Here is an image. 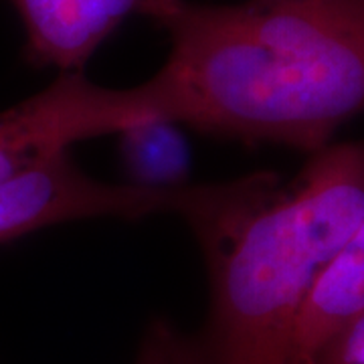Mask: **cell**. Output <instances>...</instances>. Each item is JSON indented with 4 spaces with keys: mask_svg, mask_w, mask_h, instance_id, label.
I'll list each match as a JSON object with an SVG mask.
<instances>
[{
    "mask_svg": "<svg viewBox=\"0 0 364 364\" xmlns=\"http://www.w3.org/2000/svg\"><path fill=\"white\" fill-rule=\"evenodd\" d=\"M364 314V219L312 287L299 312L287 364H320L340 334Z\"/></svg>",
    "mask_w": 364,
    "mask_h": 364,
    "instance_id": "obj_6",
    "label": "cell"
},
{
    "mask_svg": "<svg viewBox=\"0 0 364 364\" xmlns=\"http://www.w3.org/2000/svg\"><path fill=\"white\" fill-rule=\"evenodd\" d=\"M142 0H11L26 33V57L75 73Z\"/></svg>",
    "mask_w": 364,
    "mask_h": 364,
    "instance_id": "obj_5",
    "label": "cell"
},
{
    "mask_svg": "<svg viewBox=\"0 0 364 364\" xmlns=\"http://www.w3.org/2000/svg\"><path fill=\"white\" fill-rule=\"evenodd\" d=\"M122 136V152L136 184L150 188H172L184 184L188 148L172 122L148 119L130 126Z\"/></svg>",
    "mask_w": 364,
    "mask_h": 364,
    "instance_id": "obj_7",
    "label": "cell"
},
{
    "mask_svg": "<svg viewBox=\"0 0 364 364\" xmlns=\"http://www.w3.org/2000/svg\"><path fill=\"white\" fill-rule=\"evenodd\" d=\"M170 39L158 117L318 152L364 112V0H142Z\"/></svg>",
    "mask_w": 364,
    "mask_h": 364,
    "instance_id": "obj_1",
    "label": "cell"
},
{
    "mask_svg": "<svg viewBox=\"0 0 364 364\" xmlns=\"http://www.w3.org/2000/svg\"><path fill=\"white\" fill-rule=\"evenodd\" d=\"M136 364H208L200 340L182 334L166 320H154L144 334Z\"/></svg>",
    "mask_w": 364,
    "mask_h": 364,
    "instance_id": "obj_8",
    "label": "cell"
},
{
    "mask_svg": "<svg viewBox=\"0 0 364 364\" xmlns=\"http://www.w3.org/2000/svg\"><path fill=\"white\" fill-rule=\"evenodd\" d=\"M181 205L178 188L97 181L63 150L0 182V243L67 221L174 215Z\"/></svg>",
    "mask_w": 364,
    "mask_h": 364,
    "instance_id": "obj_4",
    "label": "cell"
},
{
    "mask_svg": "<svg viewBox=\"0 0 364 364\" xmlns=\"http://www.w3.org/2000/svg\"><path fill=\"white\" fill-rule=\"evenodd\" d=\"M158 119L146 85L112 90L75 73H59L47 90L0 112V182L33 168L75 142Z\"/></svg>",
    "mask_w": 364,
    "mask_h": 364,
    "instance_id": "obj_3",
    "label": "cell"
},
{
    "mask_svg": "<svg viewBox=\"0 0 364 364\" xmlns=\"http://www.w3.org/2000/svg\"><path fill=\"white\" fill-rule=\"evenodd\" d=\"M320 364H364V314L340 334Z\"/></svg>",
    "mask_w": 364,
    "mask_h": 364,
    "instance_id": "obj_9",
    "label": "cell"
},
{
    "mask_svg": "<svg viewBox=\"0 0 364 364\" xmlns=\"http://www.w3.org/2000/svg\"><path fill=\"white\" fill-rule=\"evenodd\" d=\"M363 219L364 140L328 144L205 249L210 314L198 340L208 364H287L306 299Z\"/></svg>",
    "mask_w": 364,
    "mask_h": 364,
    "instance_id": "obj_2",
    "label": "cell"
}]
</instances>
